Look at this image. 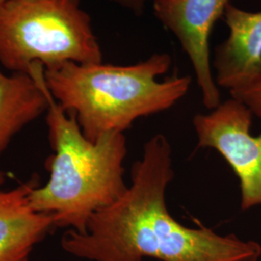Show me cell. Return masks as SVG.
Returning <instances> with one entry per match:
<instances>
[{
	"label": "cell",
	"instance_id": "1",
	"mask_svg": "<svg viewBox=\"0 0 261 261\" xmlns=\"http://www.w3.org/2000/svg\"><path fill=\"white\" fill-rule=\"evenodd\" d=\"M173 178L171 146L158 134L146 141L142 158L133 165L124 195L94 213L84 233L68 229L61 248L90 261H258L261 246L255 241L176 221L166 201Z\"/></svg>",
	"mask_w": 261,
	"mask_h": 261
},
{
	"label": "cell",
	"instance_id": "2",
	"mask_svg": "<svg viewBox=\"0 0 261 261\" xmlns=\"http://www.w3.org/2000/svg\"><path fill=\"white\" fill-rule=\"evenodd\" d=\"M171 63L168 54L132 65L66 62L45 69L44 77L57 103L95 142L106 133H124L140 117L168 111L188 93L190 75L159 82Z\"/></svg>",
	"mask_w": 261,
	"mask_h": 261
},
{
	"label": "cell",
	"instance_id": "3",
	"mask_svg": "<svg viewBox=\"0 0 261 261\" xmlns=\"http://www.w3.org/2000/svg\"><path fill=\"white\" fill-rule=\"evenodd\" d=\"M48 139L54 155L47 162L46 185L29 194L31 207L54 215L55 226L86 231L91 216L112 205L127 191L123 162L124 133H106L95 142L83 134L74 114L57 103L47 87Z\"/></svg>",
	"mask_w": 261,
	"mask_h": 261
},
{
	"label": "cell",
	"instance_id": "4",
	"mask_svg": "<svg viewBox=\"0 0 261 261\" xmlns=\"http://www.w3.org/2000/svg\"><path fill=\"white\" fill-rule=\"evenodd\" d=\"M103 62L91 18L81 0H7L0 6V65L28 73L39 63Z\"/></svg>",
	"mask_w": 261,
	"mask_h": 261
},
{
	"label": "cell",
	"instance_id": "5",
	"mask_svg": "<svg viewBox=\"0 0 261 261\" xmlns=\"http://www.w3.org/2000/svg\"><path fill=\"white\" fill-rule=\"evenodd\" d=\"M252 114L245 103L231 98L193 118L196 148L218 151L239 179L244 211L261 205V133L257 137L251 134Z\"/></svg>",
	"mask_w": 261,
	"mask_h": 261
},
{
	"label": "cell",
	"instance_id": "6",
	"mask_svg": "<svg viewBox=\"0 0 261 261\" xmlns=\"http://www.w3.org/2000/svg\"><path fill=\"white\" fill-rule=\"evenodd\" d=\"M230 0H153L155 17L178 40L196 74L208 110L221 103L210 63V37Z\"/></svg>",
	"mask_w": 261,
	"mask_h": 261
},
{
	"label": "cell",
	"instance_id": "7",
	"mask_svg": "<svg viewBox=\"0 0 261 261\" xmlns=\"http://www.w3.org/2000/svg\"><path fill=\"white\" fill-rule=\"evenodd\" d=\"M224 18L229 35L215 48V82L232 91L261 75V11L250 12L229 3Z\"/></svg>",
	"mask_w": 261,
	"mask_h": 261
},
{
	"label": "cell",
	"instance_id": "8",
	"mask_svg": "<svg viewBox=\"0 0 261 261\" xmlns=\"http://www.w3.org/2000/svg\"><path fill=\"white\" fill-rule=\"evenodd\" d=\"M6 174L0 170V186ZM40 185L33 175L8 191H0V261H30L34 248L55 228L54 215L35 211L29 194Z\"/></svg>",
	"mask_w": 261,
	"mask_h": 261
},
{
	"label": "cell",
	"instance_id": "9",
	"mask_svg": "<svg viewBox=\"0 0 261 261\" xmlns=\"http://www.w3.org/2000/svg\"><path fill=\"white\" fill-rule=\"evenodd\" d=\"M44 71L39 63L28 73L7 75L0 70V155L18 133L47 112Z\"/></svg>",
	"mask_w": 261,
	"mask_h": 261
},
{
	"label": "cell",
	"instance_id": "10",
	"mask_svg": "<svg viewBox=\"0 0 261 261\" xmlns=\"http://www.w3.org/2000/svg\"><path fill=\"white\" fill-rule=\"evenodd\" d=\"M231 98L245 103L253 114L261 116V75L252 84L229 91Z\"/></svg>",
	"mask_w": 261,
	"mask_h": 261
},
{
	"label": "cell",
	"instance_id": "11",
	"mask_svg": "<svg viewBox=\"0 0 261 261\" xmlns=\"http://www.w3.org/2000/svg\"><path fill=\"white\" fill-rule=\"evenodd\" d=\"M113 3L118 4L125 9L130 10L137 15H140L145 8L146 4L153 2V0H110Z\"/></svg>",
	"mask_w": 261,
	"mask_h": 261
},
{
	"label": "cell",
	"instance_id": "12",
	"mask_svg": "<svg viewBox=\"0 0 261 261\" xmlns=\"http://www.w3.org/2000/svg\"><path fill=\"white\" fill-rule=\"evenodd\" d=\"M7 0H0V6L3 4V3H5Z\"/></svg>",
	"mask_w": 261,
	"mask_h": 261
}]
</instances>
